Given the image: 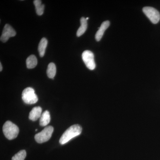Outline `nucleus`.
I'll list each match as a JSON object with an SVG mask.
<instances>
[{
	"label": "nucleus",
	"instance_id": "f257e3e1",
	"mask_svg": "<svg viewBox=\"0 0 160 160\" xmlns=\"http://www.w3.org/2000/svg\"><path fill=\"white\" fill-rule=\"evenodd\" d=\"M82 128L80 125H72L69 127L60 138L59 142L61 145H64L70 141L72 139L80 135L82 133Z\"/></svg>",
	"mask_w": 160,
	"mask_h": 160
},
{
	"label": "nucleus",
	"instance_id": "f03ea898",
	"mask_svg": "<svg viewBox=\"0 0 160 160\" xmlns=\"http://www.w3.org/2000/svg\"><path fill=\"white\" fill-rule=\"evenodd\" d=\"M3 132L8 139H14L17 137L19 129L17 126L10 121H7L3 126Z\"/></svg>",
	"mask_w": 160,
	"mask_h": 160
},
{
	"label": "nucleus",
	"instance_id": "7ed1b4c3",
	"mask_svg": "<svg viewBox=\"0 0 160 160\" xmlns=\"http://www.w3.org/2000/svg\"><path fill=\"white\" fill-rule=\"evenodd\" d=\"M23 102L28 105L35 104L38 102V97L35 93V90L31 87H28L24 89L22 93Z\"/></svg>",
	"mask_w": 160,
	"mask_h": 160
},
{
	"label": "nucleus",
	"instance_id": "20e7f679",
	"mask_svg": "<svg viewBox=\"0 0 160 160\" xmlns=\"http://www.w3.org/2000/svg\"><path fill=\"white\" fill-rule=\"evenodd\" d=\"M53 132V127L48 126L45 127L41 132L35 136V139L38 143H43L50 139Z\"/></svg>",
	"mask_w": 160,
	"mask_h": 160
},
{
	"label": "nucleus",
	"instance_id": "39448f33",
	"mask_svg": "<svg viewBox=\"0 0 160 160\" xmlns=\"http://www.w3.org/2000/svg\"><path fill=\"white\" fill-rule=\"evenodd\" d=\"M143 12L153 24H157L160 20L159 12L153 7H145L142 9Z\"/></svg>",
	"mask_w": 160,
	"mask_h": 160
},
{
	"label": "nucleus",
	"instance_id": "423d86ee",
	"mask_svg": "<svg viewBox=\"0 0 160 160\" xmlns=\"http://www.w3.org/2000/svg\"><path fill=\"white\" fill-rule=\"evenodd\" d=\"M82 58L86 67L90 70H93L95 69L96 64L94 61L93 53L89 50H86L83 52L82 54Z\"/></svg>",
	"mask_w": 160,
	"mask_h": 160
},
{
	"label": "nucleus",
	"instance_id": "0eeeda50",
	"mask_svg": "<svg viewBox=\"0 0 160 160\" xmlns=\"http://www.w3.org/2000/svg\"><path fill=\"white\" fill-rule=\"evenodd\" d=\"M16 35V32L12 27L9 24H6L4 26L0 39L3 42H6L9 39V38L13 37Z\"/></svg>",
	"mask_w": 160,
	"mask_h": 160
},
{
	"label": "nucleus",
	"instance_id": "6e6552de",
	"mask_svg": "<svg viewBox=\"0 0 160 160\" xmlns=\"http://www.w3.org/2000/svg\"><path fill=\"white\" fill-rule=\"evenodd\" d=\"M110 26V22L109 21H106L103 22L99 28L98 30L96 32L95 35V39L97 41L99 42L102 38L104 32L106 29H108Z\"/></svg>",
	"mask_w": 160,
	"mask_h": 160
},
{
	"label": "nucleus",
	"instance_id": "1a4fd4ad",
	"mask_svg": "<svg viewBox=\"0 0 160 160\" xmlns=\"http://www.w3.org/2000/svg\"><path fill=\"white\" fill-rule=\"evenodd\" d=\"M42 109L40 106L35 107L29 112V119L32 121H37L41 118L42 115Z\"/></svg>",
	"mask_w": 160,
	"mask_h": 160
},
{
	"label": "nucleus",
	"instance_id": "9d476101",
	"mask_svg": "<svg viewBox=\"0 0 160 160\" xmlns=\"http://www.w3.org/2000/svg\"><path fill=\"white\" fill-rule=\"evenodd\" d=\"M50 122V115L48 110L43 112L40 119V125L41 126H47Z\"/></svg>",
	"mask_w": 160,
	"mask_h": 160
},
{
	"label": "nucleus",
	"instance_id": "9b49d317",
	"mask_svg": "<svg viewBox=\"0 0 160 160\" xmlns=\"http://www.w3.org/2000/svg\"><path fill=\"white\" fill-rule=\"evenodd\" d=\"M47 44H48V41L46 38H42L40 41L38 47V50L41 57H43L45 55Z\"/></svg>",
	"mask_w": 160,
	"mask_h": 160
},
{
	"label": "nucleus",
	"instance_id": "f8f14e48",
	"mask_svg": "<svg viewBox=\"0 0 160 160\" xmlns=\"http://www.w3.org/2000/svg\"><path fill=\"white\" fill-rule=\"evenodd\" d=\"M81 22V26L78 29L77 32V36L78 37L81 36L82 35L85 33L87 29V21L85 18L82 17L80 19Z\"/></svg>",
	"mask_w": 160,
	"mask_h": 160
},
{
	"label": "nucleus",
	"instance_id": "ddd939ff",
	"mask_svg": "<svg viewBox=\"0 0 160 160\" xmlns=\"http://www.w3.org/2000/svg\"><path fill=\"white\" fill-rule=\"evenodd\" d=\"M26 63L27 68L29 69H33L37 65V59L34 55H31L27 58Z\"/></svg>",
	"mask_w": 160,
	"mask_h": 160
},
{
	"label": "nucleus",
	"instance_id": "4468645a",
	"mask_svg": "<svg viewBox=\"0 0 160 160\" xmlns=\"http://www.w3.org/2000/svg\"><path fill=\"white\" fill-rule=\"evenodd\" d=\"M56 74V67L54 63H49L48 66L47 70V74L49 78L54 79V77Z\"/></svg>",
	"mask_w": 160,
	"mask_h": 160
},
{
	"label": "nucleus",
	"instance_id": "2eb2a0df",
	"mask_svg": "<svg viewBox=\"0 0 160 160\" xmlns=\"http://www.w3.org/2000/svg\"><path fill=\"white\" fill-rule=\"evenodd\" d=\"M33 4L35 6L37 14L39 16L42 15L43 14V12H44L45 6L43 4H42V1L35 0L33 1Z\"/></svg>",
	"mask_w": 160,
	"mask_h": 160
},
{
	"label": "nucleus",
	"instance_id": "dca6fc26",
	"mask_svg": "<svg viewBox=\"0 0 160 160\" xmlns=\"http://www.w3.org/2000/svg\"><path fill=\"white\" fill-rule=\"evenodd\" d=\"M26 156V152L25 150H21L12 157V160H24Z\"/></svg>",
	"mask_w": 160,
	"mask_h": 160
},
{
	"label": "nucleus",
	"instance_id": "f3484780",
	"mask_svg": "<svg viewBox=\"0 0 160 160\" xmlns=\"http://www.w3.org/2000/svg\"><path fill=\"white\" fill-rule=\"evenodd\" d=\"M2 70V63H0V71Z\"/></svg>",
	"mask_w": 160,
	"mask_h": 160
},
{
	"label": "nucleus",
	"instance_id": "a211bd4d",
	"mask_svg": "<svg viewBox=\"0 0 160 160\" xmlns=\"http://www.w3.org/2000/svg\"><path fill=\"white\" fill-rule=\"evenodd\" d=\"M86 20H87H87H88V19H89V18H86Z\"/></svg>",
	"mask_w": 160,
	"mask_h": 160
},
{
	"label": "nucleus",
	"instance_id": "6ab92c4d",
	"mask_svg": "<svg viewBox=\"0 0 160 160\" xmlns=\"http://www.w3.org/2000/svg\"><path fill=\"white\" fill-rule=\"evenodd\" d=\"M37 130H38L37 129H36V130H35L36 131H37Z\"/></svg>",
	"mask_w": 160,
	"mask_h": 160
}]
</instances>
